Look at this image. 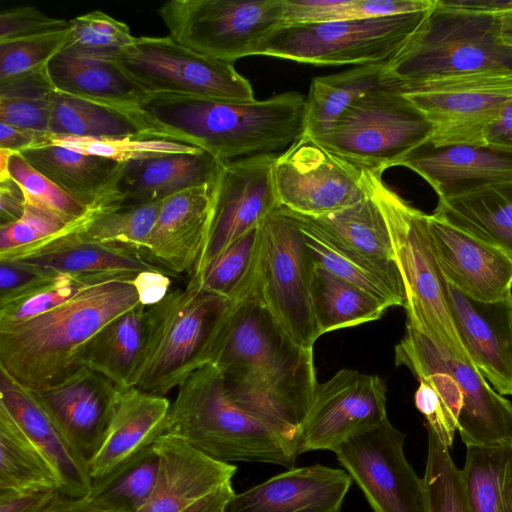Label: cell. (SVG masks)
Masks as SVG:
<instances>
[{
  "label": "cell",
  "mask_w": 512,
  "mask_h": 512,
  "mask_svg": "<svg viewBox=\"0 0 512 512\" xmlns=\"http://www.w3.org/2000/svg\"><path fill=\"white\" fill-rule=\"evenodd\" d=\"M27 390L89 462L103 442L121 389L80 366L45 387Z\"/></svg>",
  "instance_id": "d6986e66"
},
{
  "label": "cell",
  "mask_w": 512,
  "mask_h": 512,
  "mask_svg": "<svg viewBox=\"0 0 512 512\" xmlns=\"http://www.w3.org/2000/svg\"><path fill=\"white\" fill-rule=\"evenodd\" d=\"M49 275L16 261L0 260V303L19 296Z\"/></svg>",
  "instance_id": "db71d44e"
},
{
  "label": "cell",
  "mask_w": 512,
  "mask_h": 512,
  "mask_svg": "<svg viewBox=\"0 0 512 512\" xmlns=\"http://www.w3.org/2000/svg\"><path fill=\"white\" fill-rule=\"evenodd\" d=\"M429 231L438 266L449 284L477 301L512 300V259L506 253L431 214Z\"/></svg>",
  "instance_id": "ffe728a7"
},
{
  "label": "cell",
  "mask_w": 512,
  "mask_h": 512,
  "mask_svg": "<svg viewBox=\"0 0 512 512\" xmlns=\"http://www.w3.org/2000/svg\"><path fill=\"white\" fill-rule=\"evenodd\" d=\"M351 484V476L341 469L293 467L235 494L225 512H340Z\"/></svg>",
  "instance_id": "cb8c5ba5"
},
{
  "label": "cell",
  "mask_w": 512,
  "mask_h": 512,
  "mask_svg": "<svg viewBox=\"0 0 512 512\" xmlns=\"http://www.w3.org/2000/svg\"><path fill=\"white\" fill-rule=\"evenodd\" d=\"M500 15L451 10L435 1L425 23L386 63L387 86L487 72L512 73V49L499 37Z\"/></svg>",
  "instance_id": "8992f818"
},
{
  "label": "cell",
  "mask_w": 512,
  "mask_h": 512,
  "mask_svg": "<svg viewBox=\"0 0 512 512\" xmlns=\"http://www.w3.org/2000/svg\"><path fill=\"white\" fill-rule=\"evenodd\" d=\"M35 486L59 490L57 476L45 456L0 407V490Z\"/></svg>",
  "instance_id": "60d3db41"
},
{
  "label": "cell",
  "mask_w": 512,
  "mask_h": 512,
  "mask_svg": "<svg viewBox=\"0 0 512 512\" xmlns=\"http://www.w3.org/2000/svg\"><path fill=\"white\" fill-rule=\"evenodd\" d=\"M165 434L218 461L258 462L293 468L297 447L228 396L212 363L193 370L171 403Z\"/></svg>",
  "instance_id": "277c9868"
},
{
  "label": "cell",
  "mask_w": 512,
  "mask_h": 512,
  "mask_svg": "<svg viewBox=\"0 0 512 512\" xmlns=\"http://www.w3.org/2000/svg\"><path fill=\"white\" fill-rule=\"evenodd\" d=\"M232 301L189 282L146 306L143 344L130 387L164 396L197 367Z\"/></svg>",
  "instance_id": "52a82bcc"
},
{
  "label": "cell",
  "mask_w": 512,
  "mask_h": 512,
  "mask_svg": "<svg viewBox=\"0 0 512 512\" xmlns=\"http://www.w3.org/2000/svg\"><path fill=\"white\" fill-rule=\"evenodd\" d=\"M215 180L162 200L142 253L167 275H192L207 236Z\"/></svg>",
  "instance_id": "603a6c76"
},
{
  "label": "cell",
  "mask_w": 512,
  "mask_h": 512,
  "mask_svg": "<svg viewBox=\"0 0 512 512\" xmlns=\"http://www.w3.org/2000/svg\"><path fill=\"white\" fill-rule=\"evenodd\" d=\"M25 194L11 177L0 181V226L19 220L25 210Z\"/></svg>",
  "instance_id": "6f0895ef"
},
{
  "label": "cell",
  "mask_w": 512,
  "mask_h": 512,
  "mask_svg": "<svg viewBox=\"0 0 512 512\" xmlns=\"http://www.w3.org/2000/svg\"><path fill=\"white\" fill-rule=\"evenodd\" d=\"M466 447L461 476L467 512H512V440Z\"/></svg>",
  "instance_id": "d590c367"
},
{
  "label": "cell",
  "mask_w": 512,
  "mask_h": 512,
  "mask_svg": "<svg viewBox=\"0 0 512 512\" xmlns=\"http://www.w3.org/2000/svg\"><path fill=\"white\" fill-rule=\"evenodd\" d=\"M385 382L377 375L341 369L317 383L310 409L301 425L300 454L333 451L349 439L386 421Z\"/></svg>",
  "instance_id": "2e32d148"
},
{
  "label": "cell",
  "mask_w": 512,
  "mask_h": 512,
  "mask_svg": "<svg viewBox=\"0 0 512 512\" xmlns=\"http://www.w3.org/2000/svg\"><path fill=\"white\" fill-rule=\"evenodd\" d=\"M70 28V21L47 16L32 6L4 9L0 13V43Z\"/></svg>",
  "instance_id": "f5cc1de1"
},
{
  "label": "cell",
  "mask_w": 512,
  "mask_h": 512,
  "mask_svg": "<svg viewBox=\"0 0 512 512\" xmlns=\"http://www.w3.org/2000/svg\"><path fill=\"white\" fill-rule=\"evenodd\" d=\"M55 96L47 68L0 84V122L49 132Z\"/></svg>",
  "instance_id": "ee69618b"
},
{
  "label": "cell",
  "mask_w": 512,
  "mask_h": 512,
  "mask_svg": "<svg viewBox=\"0 0 512 512\" xmlns=\"http://www.w3.org/2000/svg\"><path fill=\"white\" fill-rule=\"evenodd\" d=\"M432 125L426 143L485 146L486 129L512 100V73L487 72L390 86Z\"/></svg>",
  "instance_id": "4fadbf2b"
},
{
  "label": "cell",
  "mask_w": 512,
  "mask_h": 512,
  "mask_svg": "<svg viewBox=\"0 0 512 512\" xmlns=\"http://www.w3.org/2000/svg\"><path fill=\"white\" fill-rule=\"evenodd\" d=\"M362 170L368 191L378 204L390 233L405 291L407 326L451 357L473 365L456 329L446 280L433 252L429 215L391 189L383 181L382 173Z\"/></svg>",
  "instance_id": "5b68a950"
},
{
  "label": "cell",
  "mask_w": 512,
  "mask_h": 512,
  "mask_svg": "<svg viewBox=\"0 0 512 512\" xmlns=\"http://www.w3.org/2000/svg\"><path fill=\"white\" fill-rule=\"evenodd\" d=\"M25 199L22 217L16 222L0 226V254L44 242L76 229L88 221L70 224L26 196Z\"/></svg>",
  "instance_id": "816d5d0a"
},
{
  "label": "cell",
  "mask_w": 512,
  "mask_h": 512,
  "mask_svg": "<svg viewBox=\"0 0 512 512\" xmlns=\"http://www.w3.org/2000/svg\"><path fill=\"white\" fill-rule=\"evenodd\" d=\"M170 406L165 396L121 389L103 442L89 461L92 479L154 445L165 434Z\"/></svg>",
  "instance_id": "83f0119b"
},
{
  "label": "cell",
  "mask_w": 512,
  "mask_h": 512,
  "mask_svg": "<svg viewBox=\"0 0 512 512\" xmlns=\"http://www.w3.org/2000/svg\"><path fill=\"white\" fill-rule=\"evenodd\" d=\"M0 407L4 408L36 445L54 470L59 491L83 497L93 479L89 462L58 428L30 392L0 370Z\"/></svg>",
  "instance_id": "484cf974"
},
{
  "label": "cell",
  "mask_w": 512,
  "mask_h": 512,
  "mask_svg": "<svg viewBox=\"0 0 512 512\" xmlns=\"http://www.w3.org/2000/svg\"><path fill=\"white\" fill-rule=\"evenodd\" d=\"M276 156L259 154L220 161L205 244L188 281H198L231 243L280 207L272 177Z\"/></svg>",
  "instance_id": "9a60e30c"
},
{
  "label": "cell",
  "mask_w": 512,
  "mask_h": 512,
  "mask_svg": "<svg viewBox=\"0 0 512 512\" xmlns=\"http://www.w3.org/2000/svg\"><path fill=\"white\" fill-rule=\"evenodd\" d=\"M259 226L231 243L205 268L198 281L189 282L231 301L252 295L256 291L260 265Z\"/></svg>",
  "instance_id": "ab89813d"
},
{
  "label": "cell",
  "mask_w": 512,
  "mask_h": 512,
  "mask_svg": "<svg viewBox=\"0 0 512 512\" xmlns=\"http://www.w3.org/2000/svg\"><path fill=\"white\" fill-rule=\"evenodd\" d=\"M431 134L425 115L404 94L385 85L354 101L314 138L360 169L383 174Z\"/></svg>",
  "instance_id": "9c48e42d"
},
{
  "label": "cell",
  "mask_w": 512,
  "mask_h": 512,
  "mask_svg": "<svg viewBox=\"0 0 512 512\" xmlns=\"http://www.w3.org/2000/svg\"><path fill=\"white\" fill-rule=\"evenodd\" d=\"M49 132L56 136L94 139L124 137L161 139L144 111L127 112L57 91Z\"/></svg>",
  "instance_id": "d6a6232c"
},
{
  "label": "cell",
  "mask_w": 512,
  "mask_h": 512,
  "mask_svg": "<svg viewBox=\"0 0 512 512\" xmlns=\"http://www.w3.org/2000/svg\"><path fill=\"white\" fill-rule=\"evenodd\" d=\"M205 363L221 371L232 401L299 451L300 428L318 383L313 349L292 340L257 290L225 310L207 344Z\"/></svg>",
  "instance_id": "6da1fadb"
},
{
  "label": "cell",
  "mask_w": 512,
  "mask_h": 512,
  "mask_svg": "<svg viewBox=\"0 0 512 512\" xmlns=\"http://www.w3.org/2000/svg\"><path fill=\"white\" fill-rule=\"evenodd\" d=\"M50 137V132L18 128L0 122V149L13 153L45 146L49 144Z\"/></svg>",
  "instance_id": "9f6ffc18"
},
{
  "label": "cell",
  "mask_w": 512,
  "mask_h": 512,
  "mask_svg": "<svg viewBox=\"0 0 512 512\" xmlns=\"http://www.w3.org/2000/svg\"><path fill=\"white\" fill-rule=\"evenodd\" d=\"M9 174L28 199L70 224L86 222L95 214L35 169L20 153L11 156Z\"/></svg>",
  "instance_id": "681fc988"
},
{
  "label": "cell",
  "mask_w": 512,
  "mask_h": 512,
  "mask_svg": "<svg viewBox=\"0 0 512 512\" xmlns=\"http://www.w3.org/2000/svg\"><path fill=\"white\" fill-rule=\"evenodd\" d=\"M257 294L297 344L313 349L321 336L312 302L314 263L292 213L278 207L260 223Z\"/></svg>",
  "instance_id": "8fae6325"
},
{
  "label": "cell",
  "mask_w": 512,
  "mask_h": 512,
  "mask_svg": "<svg viewBox=\"0 0 512 512\" xmlns=\"http://www.w3.org/2000/svg\"><path fill=\"white\" fill-rule=\"evenodd\" d=\"M437 4L446 9L500 15L512 9V0H436Z\"/></svg>",
  "instance_id": "94428289"
},
{
  "label": "cell",
  "mask_w": 512,
  "mask_h": 512,
  "mask_svg": "<svg viewBox=\"0 0 512 512\" xmlns=\"http://www.w3.org/2000/svg\"><path fill=\"white\" fill-rule=\"evenodd\" d=\"M290 212L298 222L315 265L363 290L388 308L404 307L405 291L396 263H381L348 251L331 241L302 215Z\"/></svg>",
  "instance_id": "4dcf8cb0"
},
{
  "label": "cell",
  "mask_w": 512,
  "mask_h": 512,
  "mask_svg": "<svg viewBox=\"0 0 512 512\" xmlns=\"http://www.w3.org/2000/svg\"><path fill=\"white\" fill-rule=\"evenodd\" d=\"M110 60L151 94L251 102L254 91L233 63L201 55L170 36L136 37Z\"/></svg>",
  "instance_id": "7c38bea8"
},
{
  "label": "cell",
  "mask_w": 512,
  "mask_h": 512,
  "mask_svg": "<svg viewBox=\"0 0 512 512\" xmlns=\"http://www.w3.org/2000/svg\"><path fill=\"white\" fill-rule=\"evenodd\" d=\"M154 447L159 456L158 476L139 512H225L236 494L231 479L237 466L167 434Z\"/></svg>",
  "instance_id": "ac0fdd59"
},
{
  "label": "cell",
  "mask_w": 512,
  "mask_h": 512,
  "mask_svg": "<svg viewBox=\"0 0 512 512\" xmlns=\"http://www.w3.org/2000/svg\"><path fill=\"white\" fill-rule=\"evenodd\" d=\"M69 196L93 213L120 207L127 163L48 144L20 153Z\"/></svg>",
  "instance_id": "4316f807"
},
{
  "label": "cell",
  "mask_w": 512,
  "mask_h": 512,
  "mask_svg": "<svg viewBox=\"0 0 512 512\" xmlns=\"http://www.w3.org/2000/svg\"><path fill=\"white\" fill-rule=\"evenodd\" d=\"M312 302L320 335L381 318L388 307L314 264Z\"/></svg>",
  "instance_id": "74e56055"
},
{
  "label": "cell",
  "mask_w": 512,
  "mask_h": 512,
  "mask_svg": "<svg viewBox=\"0 0 512 512\" xmlns=\"http://www.w3.org/2000/svg\"><path fill=\"white\" fill-rule=\"evenodd\" d=\"M133 280L94 284L46 313L1 326L0 370L27 389H39L82 366L92 337L141 303Z\"/></svg>",
  "instance_id": "3957f363"
},
{
  "label": "cell",
  "mask_w": 512,
  "mask_h": 512,
  "mask_svg": "<svg viewBox=\"0 0 512 512\" xmlns=\"http://www.w3.org/2000/svg\"><path fill=\"white\" fill-rule=\"evenodd\" d=\"M13 152L0 149V181L10 178L9 162Z\"/></svg>",
  "instance_id": "e7e4bbea"
},
{
  "label": "cell",
  "mask_w": 512,
  "mask_h": 512,
  "mask_svg": "<svg viewBox=\"0 0 512 512\" xmlns=\"http://www.w3.org/2000/svg\"><path fill=\"white\" fill-rule=\"evenodd\" d=\"M404 442L388 420L334 452L374 512H424L423 481L405 457Z\"/></svg>",
  "instance_id": "e0dca14e"
},
{
  "label": "cell",
  "mask_w": 512,
  "mask_h": 512,
  "mask_svg": "<svg viewBox=\"0 0 512 512\" xmlns=\"http://www.w3.org/2000/svg\"><path fill=\"white\" fill-rule=\"evenodd\" d=\"M49 144L81 154L109 158L121 163L203 150L178 141L145 137L94 139L51 134Z\"/></svg>",
  "instance_id": "bcb514c9"
},
{
  "label": "cell",
  "mask_w": 512,
  "mask_h": 512,
  "mask_svg": "<svg viewBox=\"0 0 512 512\" xmlns=\"http://www.w3.org/2000/svg\"><path fill=\"white\" fill-rule=\"evenodd\" d=\"M272 177L280 207L306 216L354 205L368 195L363 170L305 132L276 156Z\"/></svg>",
  "instance_id": "5bb4252c"
},
{
  "label": "cell",
  "mask_w": 512,
  "mask_h": 512,
  "mask_svg": "<svg viewBox=\"0 0 512 512\" xmlns=\"http://www.w3.org/2000/svg\"><path fill=\"white\" fill-rule=\"evenodd\" d=\"M170 278L163 272L145 271L133 280L140 302L150 306L160 301L169 292Z\"/></svg>",
  "instance_id": "680465c9"
},
{
  "label": "cell",
  "mask_w": 512,
  "mask_h": 512,
  "mask_svg": "<svg viewBox=\"0 0 512 512\" xmlns=\"http://www.w3.org/2000/svg\"><path fill=\"white\" fill-rule=\"evenodd\" d=\"M145 308L140 303L105 325L86 344L80 364L105 376L119 389L130 388L143 344Z\"/></svg>",
  "instance_id": "e575fe53"
},
{
  "label": "cell",
  "mask_w": 512,
  "mask_h": 512,
  "mask_svg": "<svg viewBox=\"0 0 512 512\" xmlns=\"http://www.w3.org/2000/svg\"><path fill=\"white\" fill-rule=\"evenodd\" d=\"M40 512H108L90 502L85 496L72 497L60 491Z\"/></svg>",
  "instance_id": "6125c7cd"
},
{
  "label": "cell",
  "mask_w": 512,
  "mask_h": 512,
  "mask_svg": "<svg viewBox=\"0 0 512 512\" xmlns=\"http://www.w3.org/2000/svg\"><path fill=\"white\" fill-rule=\"evenodd\" d=\"M138 274H51L19 296L0 303V327L15 325L46 313L94 284L113 279L132 280Z\"/></svg>",
  "instance_id": "b9f144b4"
},
{
  "label": "cell",
  "mask_w": 512,
  "mask_h": 512,
  "mask_svg": "<svg viewBox=\"0 0 512 512\" xmlns=\"http://www.w3.org/2000/svg\"><path fill=\"white\" fill-rule=\"evenodd\" d=\"M427 434L424 512H467L461 470L434 432L427 429Z\"/></svg>",
  "instance_id": "7dc6e473"
},
{
  "label": "cell",
  "mask_w": 512,
  "mask_h": 512,
  "mask_svg": "<svg viewBox=\"0 0 512 512\" xmlns=\"http://www.w3.org/2000/svg\"><path fill=\"white\" fill-rule=\"evenodd\" d=\"M385 65H360L337 74L313 78L306 97L305 133L318 136L354 101L385 86Z\"/></svg>",
  "instance_id": "8d00e7d4"
},
{
  "label": "cell",
  "mask_w": 512,
  "mask_h": 512,
  "mask_svg": "<svg viewBox=\"0 0 512 512\" xmlns=\"http://www.w3.org/2000/svg\"><path fill=\"white\" fill-rule=\"evenodd\" d=\"M158 469L159 456L152 445L93 479L85 497L108 512H139L153 492Z\"/></svg>",
  "instance_id": "f35d334b"
},
{
  "label": "cell",
  "mask_w": 512,
  "mask_h": 512,
  "mask_svg": "<svg viewBox=\"0 0 512 512\" xmlns=\"http://www.w3.org/2000/svg\"><path fill=\"white\" fill-rule=\"evenodd\" d=\"M162 200L97 212L79 228L86 238L142 252L158 218Z\"/></svg>",
  "instance_id": "f6af8a7d"
},
{
  "label": "cell",
  "mask_w": 512,
  "mask_h": 512,
  "mask_svg": "<svg viewBox=\"0 0 512 512\" xmlns=\"http://www.w3.org/2000/svg\"><path fill=\"white\" fill-rule=\"evenodd\" d=\"M499 37L505 46L512 49V9L500 14Z\"/></svg>",
  "instance_id": "be15d7a7"
},
{
  "label": "cell",
  "mask_w": 512,
  "mask_h": 512,
  "mask_svg": "<svg viewBox=\"0 0 512 512\" xmlns=\"http://www.w3.org/2000/svg\"><path fill=\"white\" fill-rule=\"evenodd\" d=\"M71 22V37L64 49L110 59L127 48L136 37L130 28L102 11L79 15Z\"/></svg>",
  "instance_id": "c3c4849f"
},
{
  "label": "cell",
  "mask_w": 512,
  "mask_h": 512,
  "mask_svg": "<svg viewBox=\"0 0 512 512\" xmlns=\"http://www.w3.org/2000/svg\"><path fill=\"white\" fill-rule=\"evenodd\" d=\"M397 166L407 167L425 179L438 199L512 184V151L489 145L434 148L424 143Z\"/></svg>",
  "instance_id": "44dd1931"
},
{
  "label": "cell",
  "mask_w": 512,
  "mask_h": 512,
  "mask_svg": "<svg viewBox=\"0 0 512 512\" xmlns=\"http://www.w3.org/2000/svg\"><path fill=\"white\" fill-rule=\"evenodd\" d=\"M484 141L485 145L512 151V100L486 129Z\"/></svg>",
  "instance_id": "91938a15"
},
{
  "label": "cell",
  "mask_w": 512,
  "mask_h": 512,
  "mask_svg": "<svg viewBox=\"0 0 512 512\" xmlns=\"http://www.w3.org/2000/svg\"><path fill=\"white\" fill-rule=\"evenodd\" d=\"M434 5L435 0H284L282 26L408 14Z\"/></svg>",
  "instance_id": "7bdbcfd3"
},
{
  "label": "cell",
  "mask_w": 512,
  "mask_h": 512,
  "mask_svg": "<svg viewBox=\"0 0 512 512\" xmlns=\"http://www.w3.org/2000/svg\"><path fill=\"white\" fill-rule=\"evenodd\" d=\"M58 93L132 113H141L149 94L110 59L63 49L48 64Z\"/></svg>",
  "instance_id": "f1b7e54d"
},
{
  "label": "cell",
  "mask_w": 512,
  "mask_h": 512,
  "mask_svg": "<svg viewBox=\"0 0 512 512\" xmlns=\"http://www.w3.org/2000/svg\"><path fill=\"white\" fill-rule=\"evenodd\" d=\"M220 161L201 150L127 163L120 183V207L163 200L187 188L212 183Z\"/></svg>",
  "instance_id": "f546056e"
},
{
  "label": "cell",
  "mask_w": 512,
  "mask_h": 512,
  "mask_svg": "<svg viewBox=\"0 0 512 512\" xmlns=\"http://www.w3.org/2000/svg\"><path fill=\"white\" fill-rule=\"evenodd\" d=\"M431 9L385 17L281 26L267 37L258 55L317 66L387 63L420 30Z\"/></svg>",
  "instance_id": "ba28073f"
},
{
  "label": "cell",
  "mask_w": 512,
  "mask_h": 512,
  "mask_svg": "<svg viewBox=\"0 0 512 512\" xmlns=\"http://www.w3.org/2000/svg\"><path fill=\"white\" fill-rule=\"evenodd\" d=\"M58 492L48 486L0 490V512H40Z\"/></svg>",
  "instance_id": "11a10c76"
},
{
  "label": "cell",
  "mask_w": 512,
  "mask_h": 512,
  "mask_svg": "<svg viewBox=\"0 0 512 512\" xmlns=\"http://www.w3.org/2000/svg\"><path fill=\"white\" fill-rule=\"evenodd\" d=\"M458 334L473 366L502 396H512V300L481 302L446 281Z\"/></svg>",
  "instance_id": "7402d4cb"
},
{
  "label": "cell",
  "mask_w": 512,
  "mask_h": 512,
  "mask_svg": "<svg viewBox=\"0 0 512 512\" xmlns=\"http://www.w3.org/2000/svg\"><path fill=\"white\" fill-rule=\"evenodd\" d=\"M80 227L38 244L2 253L0 260L16 261L46 275L163 272L140 250L88 239L79 232Z\"/></svg>",
  "instance_id": "d4e9b609"
},
{
  "label": "cell",
  "mask_w": 512,
  "mask_h": 512,
  "mask_svg": "<svg viewBox=\"0 0 512 512\" xmlns=\"http://www.w3.org/2000/svg\"><path fill=\"white\" fill-rule=\"evenodd\" d=\"M302 216L344 249L373 261L396 263L385 218L369 191L354 205L318 216Z\"/></svg>",
  "instance_id": "836d02e7"
},
{
  "label": "cell",
  "mask_w": 512,
  "mask_h": 512,
  "mask_svg": "<svg viewBox=\"0 0 512 512\" xmlns=\"http://www.w3.org/2000/svg\"><path fill=\"white\" fill-rule=\"evenodd\" d=\"M431 215L499 248L512 259V184L438 199Z\"/></svg>",
  "instance_id": "1f68e13d"
},
{
  "label": "cell",
  "mask_w": 512,
  "mask_h": 512,
  "mask_svg": "<svg viewBox=\"0 0 512 512\" xmlns=\"http://www.w3.org/2000/svg\"><path fill=\"white\" fill-rule=\"evenodd\" d=\"M70 37L71 28L0 43V84L45 70Z\"/></svg>",
  "instance_id": "f907efd6"
},
{
  "label": "cell",
  "mask_w": 512,
  "mask_h": 512,
  "mask_svg": "<svg viewBox=\"0 0 512 512\" xmlns=\"http://www.w3.org/2000/svg\"><path fill=\"white\" fill-rule=\"evenodd\" d=\"M142 110L161 139L199 147L224 161L287 149L306 125V97L294 91L251 102L151 94Z\"/></svg>",
  "instance_id": "7a4b0ae2"
},
{
  "label": "cell",
  "mask_w": 512,
  "mask_h": 512,
  "mask_svg": "<svg viewBox=\"0 0 512 512\" xmlns=\"http://www.w3.org/2000/svg\"><path fill=\"white\" fill-rule=\"evenodd\" d=\"M284 0H171L158 14L177 43L234 63L258 55L283 24Z\"/></svg>",
  "instance_id": "30bf717a"
}]
</instances>
